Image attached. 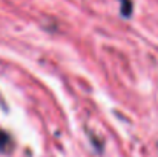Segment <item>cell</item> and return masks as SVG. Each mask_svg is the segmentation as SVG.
<instances>
[{"instance_id": "obj_1", "label": "cell", "mask_w": 158, "mask_h": 157, "mask_svg": "<svg viewBox=\"0 0 158 157\" xmlns=\"http://www.w3.org/2000/svg\"><path fill=\"white\" fill-rule=\"evenodd\" d=\"M8 142H9L8 134H6V133H3V131H0V150H3V148L8 145Z\"/></svg>"}]
</instances>
